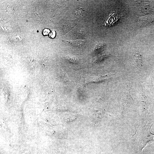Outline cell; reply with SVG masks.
Segmentation results:
<instances>
[{
	"mask_svg": "<svg viewBox=\"0 0 154 154\" xmlns=\"http://www.w3.org/2000/svg\"><path fill=\"white\" fill-rule=\"evenodd\" d=\"M151 125H147L144 127L135 125V133L132 135L131 138L134 141L138 143L141 151L147 143L154 141V134L152 133L150 130Z\"/></svg>",
	"mask_w": 154,
	"mask_h": 154,
	"instance_id": "6da1fadb",
	"label": "cell"
},
{
	"mask_svg": "<svg viewBox=\"0 0 154 154\" xmlns=\"http://www.w3.org/2000/svg\"><path fill=\"white\" fill-rule=\"evenodd\" d=\"M66 42L70 44L75 47H79L84 45L85 41L84 40H76L74 41L66 40Z\"/></svg>",
	"mask_w": 154,
	"mask_h": 154,
	"instance_id": "7a4b0ae2",
	"label": "cell"
},
{
	"mask_svg": "<svg viewBox=\"0 0 154 154\" xmlns=\"http://www.w3.org/2000/svg\"><path fill=\"white\" fill-rule=\"evenodd\" d=\"M135 60L137 67L141 68L142 66L141 56L138 53H137L135 55Z\"/></svg>",
	"mask_w": 154,
	"mask_h": 154,
	"instance_id": "3957f363",
	"label": "cell"
},
{
	"mask_svg": "<svg viewBox=\"0 0 154 154\" xmlns=\"http://www.w3.org/2000/svg\"><path fill=\"white\" fill-rule=\"evenodd\" d=\"M68 59L70 62L73 63H75L77 61V58L75 56H70L68 57Z\"/></svg>",
	"mask_w": 154,
	"mask_h": 154,
	"instance_id": "277c9868",
	"label": "cell"
},
{
	"mask_svg": "<svg viewBox=\"0 0 154 154\" xmlns=\"http://www.w3.org/2000/svg\"><path fill=\"white\" fill-rule=\"evenodd\" d=\"M103 46L102 44L100 43H98V44L96 45L94 49V52H96L99 50V49H101L102 48Z\"/></svg>",
	"mask_w": 154,
	"mask_h": 154,
	"instance_id": "5b68a950",
	"label": "cell"
},
{
	"mask_svg": "<svg viewBox=\"0 0 154 154\" xmlns=\"http://www.w3.org/2000/svg\"><path fill=\"white\" fill-rule=\"evenodd\" d=\"M55 35L56 32L53 29L51 30L49 34V37L51 38H53L55 37Z\"/></svg>",
	"mask_w": 154,
	"mask_h": 154,
	"instance_id": "8992f818",
	"label": "cell"
},
{
	"mask_svg": "<svg viewBox=\"0 0 154 154\" xmlns=\"http://www.w3.org/2000/svg\"><path fill=\"white\" fill-rule=\"evenodd\" d=\"M50 32V31L49 29H45L43 31V34L44 35H47L49 34Z\"/></svg>",
	"mask_w": 154,
	"mask_h": 154,
	"instance_id": "52a82bcc",
	"label": "cell"
},
{
	"mask_svg": "<svg viewBox=\"0 0 154 154\" xmlns=\"http://www.w3.org/2000/svg\"><path fill=\"white\" fill-rule=\"evenodd\" d=\"M83 11V10L82 8L79 9L76 11V14H81Z\"/></svg>",
	"mask_w": 154,
	"mask_h": 154,
	"instance_id": "ba28073f",
	"label": "cell"
}]
</instances>
